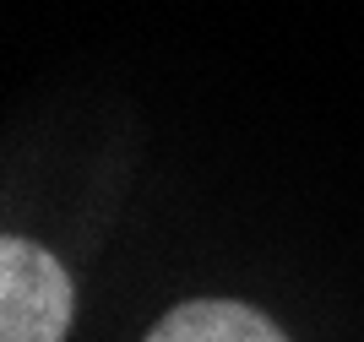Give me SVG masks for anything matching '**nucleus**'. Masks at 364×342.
Masks as SVG:
<instances>
[{
	"label": "nucleus",
	"mask_w": 364,
	"mask_h": 342,
	"mask_svg": "<svg viewBox=\"0 0 364 342\" xmlns=\"http://www.w3.org/2000/svg\"><path fill=\"white\" fill-rule=\"evenodd\" d=\"M76 294L65 267L33 239L0 245V342H65Z\"/></svg>",
	"instance_id": "1"
},
{
	"label": "nucleus",
	"mask_w": 364,
	"mask_h": 342,
	"mask_svg": "<svg viewBox=\"0 0 364 342\" xmlns=\"http://www.w3.org/2000/svg\"><path fill=\"white\" fill-rule=\"evenodd\" d=\"M147 342H289L283 331L250 304L234 299H196L168 310L158 326L147 331Z\"/></svg>",
	"instance_id": "2"
}]
</instances>
